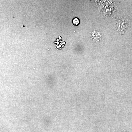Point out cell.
I'll return each mask as SVG.
<instances>
[{
	"instance_id": "1",
	"label": "cell",
	"mask_w": 132,
	"mask_h": 132,
	"mask_svg": "<svg viewBox=\"0 0 132 132\" xmlns=\"http://www.w3.org/2000/svg\"><path fill=\"white\" fill-rule=\"evenodd\" d=\"M72 23L74 25L78 26L80 23L79 20L77 18H75L72 20Z\"/></svg>"
}]
</instances>
